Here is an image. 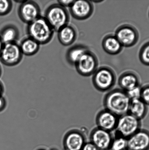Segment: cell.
Here are the masks:
<instances>
[{"label": "cell", "mask_w": 149, "mask_h": 150, "mask_svg": "<svg viewBox=\"0 0 149 150\" xmlns=\"http://www.w3.org/2000/svg\"><path fill=\"white\" fill-rule=\"evenodd\" d=\"M25 1H23V0H17V1H15V2L19 3L20 4H22L23 2H24Z\"/></svg>", "instance_id": "1f68e13d"}, {"label": "cell", "mask_w": 149, "mask_h": 150, "mask_svg": "<svg viewBox=\"0 0 149 150\" xmlns=\"http://www.w3.org/2000/svg\"><path fill=\"white\" fill-rule=\"evenodd\" d=\"M141 127V120L128 113L119 117L114 136L128 139Z\"/></svg>", "instance_id": "5b68a950"}, {"label": "cell", "mask_w": 149, "mask_h": 150, "mask_svg": "<svg viewBox=\"0 0 149 150\" xmlns=\"http://www.w3.org/2000/svg\"><path fill=\"white\" fill-rule=\"evenodd\" d=\"M119 117L104 108L96 115V122L97 127L112 132L116 130Z\"/></svg>", "instance_id": "4fadbf2b"}, {"label": "cell", "mask_w": 149, "mask_h": 150, "mask_svg": "<svg viewBox=\"0 0 149 150\" xmlns=\"http://www.w3.org/2000/svg\"><path fill=\"white\" fill-rule=\"evenodd\" d=\"M127 150H149V130L141 129L128 138Z\"/></svg>", "instance_id": "5bb4252c"}, {"label": "cell", "mask_w": 149, "mask_h": 150, "mask_svg": "<svg viewBox=\"0 0 149 150\" xmlns=\"http://www.w3.org/2000/svg\"><path fill=\"white\" fill-rule=\"evenodd\" d=\"M102 46L105 52L112 55L120 53L123 48L115 35L113 34L104 36L102 41Z\"/></svg>", "instance_id": "e0dca14e"}, {"label": "cell", "mask_w": 149, "mask_h": 150, "mask_svg": "<svg viewBox=\"0 0 149 150\" xmlns=\"http://www.w3.org/2000/svg\"><path fill=\"white\" fill-rule=\"evenodd\" d=\"M148 112V105L141 98L131 100L128 113L141 120L146 117Z\"/></svg>", "instance_id": "ac0fdd59"}, {"label": "cell", "mask_w": 149, "mask_h": 150, "mask_svg": "<svg viewBox=\"0 0 149 150\" xmlns=\"http://www.w3.org/2000/svg\"><path fill=\"white\" fill-rule=\"evenodd\" d=\"M26 30L28 36L40 45L50 42L55 32L45 18L41 16L28 24Z\"/></svg>", "instance_id": "7a4b0ae2"}, {"label": "cell", "mask_w": 149, "mask_h": 150, "mask_svg": "<svg viewBox=\"0 0 149 150\" xmlns=\"http://www.w3.org/2000/svg\"><path fill=\"white\" fill-rule=\"evenodd\" d=\"M90 142L100 150H110L114 135L112 132L98 127L93 129L90 132Z\"/></svg>", "instance_id": "8fae6325"}, {"label": "cell", "mask_w": 149, "mask_h": 150, "mask_svg": "<svg viewBox=\"0 0 149 150\" xmlns=\"http://www.w3.org/2000/svg\"><path fill=\"white\" fill-rule=\"evenodd\" d=\"M41 12L40 7L37 3L26 0L20 4L17 14L20 20L28 25L40 17Z\"/></svg>", "instance_id": "9c48e42d"}, {"label": "cell", "mask_w": 149, "mask_h": 150, "mask_svg": "<svg viewBox=\"0 0 149 150\" xmlns=\"http://www.w3.org/2000/svg\"><path fill=\"white\" fill-rule=\"evenodd\" d=\"M98 59L96 54L87 50L75 64L77 73L81 76L87 77L92 76L98 68Z\"/></svg>", "instance_id": "8992f818"}, {"label": "cell", "mask_w": 149, "mask_h": 150, "mask_svg": "<svg viewBox=\"0 0 149 150\" xmlns=\"http://www.w3.org/2000/svg\"><path fill=\"white\" fill-rule=\"evenodd\" d=\"M141 99L149 105V83L141 87Z\"/></svg>", "instance_id": "484cf974"}, {"label": "cell", "mask_w": 149, "mask_h": 150, "mask_svg": "<svg viewBox=\"0 0 149 150\" xmlns=\"http://www.w3.org/2000/svg\"><path fill=\"white\" fill-rule=\"evenodd\" d=\"M127 139L114 136L110 150H127Z\"/></svg>", "instance_id": "7402d4cb"}, {"label": "cell", "mask_w": 149, "mask_h": 150, "mask_svg": "<svg viewBox=\"0 0 149 150\" xmlns=\"http://www.w3.org/2000/svg\"><path fill=\"white\" fill-rule=\"evenodd\" d=\"M87 142V135L84 131L73 129L66 135L64 141L65 150H82Z\"/></svg>", "instance_id": "7c38bea8"}, {"label": "cell", "mask_w": 149, "mask_h": 150, "mask_svg": "<svg viewBox=\"0 0 149 150\" xmlns=\"http://www.w3.org/2000/svg\"><path fill=\"white\" fill-rule=\"evenodd\" d=\"M140 78L134 72L129 71L122 73L119 76L118 84L120 89L125 92L136 87L140 86Z\"/></svg>", "instance_id": "9a60e30c"}, {"label": "cell", "mask_w": 149, "mask_h": 150, "mask_svg": "<svg viewBox=\"0 0 149 150\" xmlns=\"http://www.w3.org/2000/svg\"><path fill=\"white\" fill-rule=\"evenodd\" d=\"M20 35L17 27L11 24L4 26L0 31V38L4 44L17 42Z\"/></svg>", "instance_id": "d6986e66"}, {"label": "cell", "mask_w": 149, "mask_h": 150, "mask_svg": "<svg viewBox=\"0 0 149 150\" xmlns=\"http://www.w3.org/2000/svg\"><path fill=\"white\" fill-rule=\"evenodd\" d=\"M13 3L10 0H0V16L7 15L12 10Z\"/></svg>", "instance_id": "cb8c5ba5"}, {"label": "cell", "mask_w": 149, "mask_h": 150, "mask_svg": "<svg viewBox=\"0 0 149 150\" xmlns=\"http://www.w3.org/2000/svg\"><path fill=\"white\" fill-rule=\"evenodd\" d=\"M44 17L55 32L69 24L70 17L66 8L58 4H51L45 10Z\"/></svg>", "instance_id": "277c9868"}, {"label": "cell", "mask_w": 149, "mask_h": 150, "mask_svg": "<svg viewBox=\"0 0 149 150\" xmlns=\"http://www.w3.org/2000/svg\"><path fill=\"white\" fill-rule=\"evenodd\" d=\"M82 150H100L92 142H87Z\"/></svg>", "instance_id": "4316f807"}, {"label": "cell", "mask_w": 149, "mask_h": 150, "mask_svg": "<svg viewBox=\"0 0 149 150\" xmlns=\"http://www.w3.org/2000/svg\"><path fill=\"white\" fill-rule=\"evenodd\" d=\"M88 48L84 45H77L70 48L66 54V59L70 65L75 66Z\"/></svg>", "instance_id": "ffe728a7"}, {"label": "cell", "mask_w": 149, "mask_h": 150, "mask_svg": "<svg viewBox=\"0 0 149 150\" xmlns=\"http://www.w3.org/2000/svg\"><path fill=\"white\" fill-rule=\"evenodd\" d=\"M92 76L93 86L99 92H108L116 85V73L110 67L106 66L98 67Z\"/></svg>", "instance_id": "3957f363"}, {"label": "cell", "mask_w": 149, "mask_h": 150, "mask_svg": "<svg viewBox=\"0 0 149 150\" xmlns=\"http://www.w3.org/2000/svg\"><path fill=\"white\" fill-rule=\"evenodd\" d=\"M23 54L17 42L4 44L0 55V61L4 65L14 67L21 62Z\"/></svg>", "instance_id": "52a82bcc"}, {"label": "cell", "mask_w": 149, "mask_h": 150, "mask_svg": "<svg viewBox=\"0 0 149 150\" xmlns=\"http://www.w3.org/2000/svg\"><path fill=\"white\" fill-rule=\"evenodd\" d=\"M57 32L58 40L64 46H69L72 45L77 39L76 29L71 25H66Z\"/></svg>", "instance_id": "2e32d148"}, {"label": "cell", "mask_w": 149, "mask_h": 150, "mask_svg": "<svg viewBox=\"0 0 149 150\" xmlns=\"http://www.w3.org/2000/svg\"><path fill=\"white\" fill-rule=\"evenodd\" d=\"M4 44L3 42L1 40V38H0V55L2 51L3 47Z\"/></svg>", "instance_id": "4dcf8cb0"}, {"label": "cell", "mask_w": 149, "mask_h": 150, "mask_svg": "<svg viewBox=\"0 0 149 150\" xmlns=\"http://www.w3.org/2000/svg\"><path fill=\"white\" fill-rule=\"evenodd\" d=\"M115 35L123 47L134 46L138 42L139 38V33L136 28L128 24L119 26L116 29Z\"/></svg>", "instance_id": "ba28073f"}, {"label": "cell", "mask_w": 149, "mask_h": 150, "mask_svg": "<svg viewBox=\"0 0 149 150\" xmlns=\"http://www.w3.org/2000/svg\"><path fill=\"white\" fill-rule=\"evenodd\" d=\"M6 106V101L5 99L2 96H0V112L5 108Z\"/></svg>", "instance_id": "f1b7e54d"}, {"label": "cell", "mask_w": 149, "mask_h": 150, "mask_svg": "<svg viewBox=\"0 0 149 150\" xmlns=\"http://www.w3.org/2000/svg\"><path fill=\"white\" fill-rule=\"evenodd\" d=\"M2 73V69L1 65H0V77H1Z\"/></svg>", "instance_id": "d6a6232c"}, {"label": "cell", "mask_w": 149, "mask_h": 150, "mask_svg": "<svg viewBox=\"0 0 149 150\" xmlns=\"http://www.w3.org/2000/svg\"><path fill=\"white\" fill-rule=\"evenodd\" d=\"M127 95L131 100L141 98V87L139 86L126 91Z\"/></svg>", "instance_id": "d4e9b609"}, {"label": "cell", "mask_w": 149, "mask_h": 150, "mask_svg": "<svg viewBox=\"0 0 149 150\" xmlns=\"http://www.w3.org/2000/svg\"></svg>", "instance_id": "d590c367"}, {"label": "cell", "mask_w": 149, "mask_h": 150, "mask_svg": "<svg viewBox=\"0 0 149 150\" xmlns=\"http://www.w3.org/2000/svg\"></svg>", "instance_id": "e575fe53"}, {"label": "cell", "mask_w": 149, "mask_h": 150, "mask_svg": "<svg viewBox=\"0 0 149 150\" xmlns=\"http://www.w3.org/2000/svg\"><path fill=\"white\" fill-rule=\"evenodd\" d=\"M74 1H58V4L66 8L67 7L71 6Z\"/></svg>", "instance_id": "83f0119b"}, {"label": "cell", "mask_w": 149, "mask_h": 150, "mask_svg": "<svg viewBox=\"0 0 149 150\" xmlns=\"http://www.w3.org/2000/svg\"><path fill=\"white\" fill-rule=\"evenodd\" d=\"M131 101L126 92L120 88L108 92L103 102L105 109L120 117L128 113Z\"/></svg>", "instance_id": "6da1fadb"}, {"label": "cell", "mask_w": 149, "mask_h": 150, "mask_svg": "<svg viewBox=\"0 0 149 150\" xmlns=\"http://www.w3.org/2000/svg\"><path fill=\"white\" fill-rule=\"evenodd\" d=\"M19 45L23 55L27 56L36 55L40 49V45L29 36L23 39Z\"/></svg>", "instance_id": "44dd1931"}, {"label": "cell", "mask_w": 149, "mask_h": 150, "mask_svg": "<svg viewBox=\"0 0 149 150\" xmlns=\"http://www.w3.org/2000/svg\"><path fill=\"white\" fill-rule=\"evenodd\" d=\"M70 14L74 18L83 21L90 18L94 11V7L91 1H74L69 7Z\"/></svg>", "instance_id": "30bf717a"}, {"label": "cell", "mask_w": 149, "mask_h": 150, "mask_svg": "<svg viewBox=\"0 0 149 150\" xmlns=\"http://www.w3.org/2000/svg\"><path fill=\"white\" fill-rule=\"evenodd\" d=\"M139 57L143 64L149 66V41L141 46L139 54Z\"/></svg>", "instance_id": "603a6c76"}, {"label": "cell", "mask_w": 149, "mask_h": 150, "mask_svg": "<svg viewBox=\"0 0 149 150\" xmlns=\"http://www.w3.org/2000/svg\"><path fill=\"white\" fill-rule=\"evenodd\" d=\"M3 86L2 83L0 81V96H2V94L3 92Z\"/></svg>", "instance_id": "f546056e"}, {"label": "cell", "mask_w": 149, "mask_h": 150, "mask_svg": "<svg viewBox=\"0 0 149 150\" xmlns=\"http://www.w3.org/2000/svg\"><path fill=\"white\" fill-rule=\"evenodd\" d=\"M51 150H57L56 149H52Z\"/></svg>", "instance_id": "836d02e7"}]
</instances>
